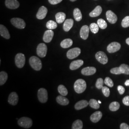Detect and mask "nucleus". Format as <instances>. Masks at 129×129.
<instances>
[{"label":"nucleus","mask_w":129,"mask_h":129,"mask_svg":"<svg viewBox=\"0 0 129 129\" xmlns=\"http://www.w3.org/2000/svg\"><path fill=\"white\" fill-rule=\"evenodd\" d=\"M87 88L86 81L83 79H78L74 83V88L75 91L77 93H83Z\"/></svg>","instance_id":"1"},{"label":"nucleus","mask_w":129,"mask_h":129,"mask_svg":"<svg viewBox=\"0 0 129 129\" xmlns=\"http://www.w3.org/2000/svg\"><path fill=\"white\" fill-rule=\"evenodd\" d=\"M29 64L33 69L37 71H39L42 68L41 60L37 56H33L29 59Z\"/></svg>","instance_id":"2"},{"label":"nucleus","mask_w":129,"mask_h":129,"mask_svg":"<svg viewBox=\"0 0 129 129\" xmlns=\"http://www.w3.org/2000/svg\"><path fill=\"white\" fill-rule=\"evenodd\" d=\"M19 125L25 129H28L31 127L33 125L32 120L27 117H22L18 121Z\"/></svg>","instance_id":"3"},{"label":"nucleus","mask_w":129,"mask_h":129,"mask_svg":"<svg viewBox=\"0 0 129 129\" xmlns=\"http://www.w3.org/2000/svg\"><path fill=\"white\" fill-rule=\"evenodd\" d=\"M15 63L18 68L21 69L23 68L25 63V55L22 53L17 54L15 57Z\"/></svg>","instance_id":"4"},{"label":"nucleus","mask_w":129,"mask_h":129,"mask_svg":"<svg viewBox=\"0 0 129 129\" xmlns=\"http://www.w3.org/2000/svg\"><path fill=\"white\" fill-rule=\"evenodd\" d=\"M38 99L41 103H46L48 100V93L44 88H40L37 93Z\"/></svg>","instance_id":"5"},{"label":"nucleus","mask_w":129,"mask_h":129,"mask_svg":"<svg viewBox=\"0 0 129 129\" xmlns=\"http://www.w3.org/2000/svg\"><path fill=\"white\" fill-rule=\"evenodd\" d=\"M11 22L14 27L22 29L25 27L26 24L23 19L19 18H14L11 20Z\"/></svg>","instance_id":"6"},{"label":"nucleus","mask_w":129,"mask_h":129,"mask_svg":"<svg viewBox=\"0 0 129 129\" xmlns=\"http://www.w3.org/2000/svg\"><path fill=\"white\" fill-rule=\"evenodd\" d=\"M47 51V47L44 43L39 44L37 47V55L40 57H44L46 56Z\"/></svg>","instance_id":"7"},{"label":"nucleus","mask_w":129,"mask_h":129,"mask_svg":"<svg viewBox=\"0 0 129 129\" xmlns=\"http://www.w3.org/2000/svg\"><path fill=\"white\" fill-rule=\"evenodd\" d=\"M81 53V49L78 47H75L68 51L67 56L69 59H73L78 57Z\"/></svg>","instance_id":"8"},{"label":"nucleus","mask_w":129,"mask_h":129,"mask_svg":"<svg viewBox=\"0 0 129 129\" xmlns=\"http://www.w3.org/2000/svg\"><path fill=\"white\" fill-rule=\"evenodd\" d=\"M96 58L100 63L102 64H106L108 62V58L105 53L102 51L98 52L96 55Z\"/></svg>","instance_id":"9"},{"label":"nucleus","mask_w":129,"mask_h":129,"mask_svg":"<svg viewBox=\"0 0 129 129\" xmlns=\"http://www.w3.org/2000/svg\"><path fill=\"white\" fill-rule=\"evenodd\" d=\"M120 47L121 45L119 43L113 42L108 46L107 50L109 53H113L119 51L120 49Z\"/></svg>","instance_id":"10"},{"label":"nucleus","mask_w":129,"mask_h":129,"mask_svg":"<svg viewBox=\"0 0 129 129\" xmlns=\"http://www.w3.org/2000/svg\"><path fill=\"white\" fill-rule=\"evenodd\" d=\"M106 18L110 23L114 24L117 21V15L111 10H109L106 13Z\"/></svg>","instance_id":"11"},{"label":"nucleus","mask_w":129,"mask_h":129,"mask_svg":"<svg viewBox=\"0 0 129 129\" xmlns=\"http://www.w3.org/2000/svg\"><path fill=\"white\" fill-rule=\"evenodd\" d=\"M5 3L6 6L10 9H17L20 6V4L17 0H6Z\"/></svg>","instance_id":"12"},{"label":"nucleus","mask_w":129,"mask_h":129,"mask_svg":"<svg viewBox=\"0 0 129 129\" xmlns=\"http://www.w3.org/2000/svg\"><path fill=\"white\" fill-rule=\"evenodd\" d=\"M89 27L87 25H83L80 31V37L84 40L87 39L89 32Z\"/></svg>","instance_id":"13"},{"label":"nucleus","mask_w":129,"mask_h":129,"mask_svg":"<svg viewBox=\"0 0 129 129\" xmlns=\"http://www.w3.org/2000/svg\"><path fill=\"white\" fill-rule=\"evenodd\" d=\"M8 102L12 105H16L18 102V96L16 92H12L8 97Z\"/></svg>","instance_id":"14"},{"label":"nucleus","mask_w":129,"mask_h":129,"mask_svg":"<svg viewBox=\"0 0 129 129\" xmlns=\"http://www.w3.org/2000/svg\"><path fill=\"white\" fill-rule=\"evenodd\" d=\"M96 69L93 67H88L81 70V74L85 76H91L96 72Z\"/></svg>","instance_id":"15"},{"label":"nucleus","mask_w":129,"mask_h":129,"mask_svg":"<svg viewBox=\"0 0 129 129\" xmlns=\"http://www.w3.org/2000/svg\"><path fill=\"white\" fill-rule=\"evenodd\" d=\"M54 33L52 30H48L46 31L43 36V41L46 43H49L52 41L54 37Z\"/></svg>","instance_id":"16"},{"label":"nucleus","mask_w":129,"mask_h":129,"mask_svg":"<svg viewBox=\"0 0 129 129\" xmlns=\"http://www.w3.org/2000/svg\"><path fill=\"white\" fill-rule=\"evenodd\" d=\"M47 13V9L46 7L41 6L37 14V18L38 19L42 20L45 18Z\"/></svg>","instance_id":"17"},{"label":"nucleus","mask_w":129,"mask_h":129,"mask_svg":"<svg viewBox=\"0 0 129 129\" xmlns=\"http://www.w3.org/2000/svg\"><path fill=\"white\" fill-rule=\"evenodd\" d=\"M102 117V113L100 111H97L93 113L90 116V119L91 121L94 123H97L101 120Z\"/></svg>","instance_id":"18"},{"label":"nucleus","mask_w":129,"mask_h":129,"mask_svg":"<svg viewBox=\"0 0 129 129\" xmlns=\"http://www.w3.org/2000/svg\"><path fill=\"white\" fill-rule=\"evenodd\" d=\"M74 21L72 19H68L65 20L63 24V29L65 32H69L73 27Z\"/></svg>","instance_id":"19"},{"label":"nucleus","mask_w":129,"mask_h":129,"mask_svg":"<svg viewBox=\"0 0 129 129\" xmlns=\"http://www.w3.org/2000/svg\"><path fill=\"white\" fill-rule=\"evenodd\" d=\"M84 64V61L82 60H77L74 61L71 63L69 66L70 69L74 70L79 69Z\"/></svg>","instance_id":"20"},{"label":"nucleus","mask_w":129,"mask_h":129,"mask_svg":"<svg viewBox=\"0 0 129 129\" xmlns=\"http://www.w3.org/2000/svg\"><path fill=\"white\" fill-rule=\"evenodd\" d=\"M0 34L2 37H4L6 39H9L10 38V35L8 29L2 24L0 25Z\"/></svg>","instance_id":"21"},{"label":"nucleus","mask_w":129,"mask_h":129,"mask_svg":"<svg viewBox=\"0 0 129 129\" xmlns=\"http://www.w3.org/2000/svg\"><path fill=\"white\" fill-rule=\"evenodd\" d=\"M89 105V103L86 100H81L76 103L75 105V109L76 110H80L86 108Z\"/></svg>","instance_id":"22"},{"label":"nucleus","mask_w":129,"mask_h":129,"mask_svg":"<svg viewBox=\"0 0 129 129\" xmlns=\"http://www.w3.org/2000/svg\"><path fill=\"white\" fill-rule=\"evenodd\" d=\"M56 101L58 104L63 106L67 105L69 104V100L67 98H65L62 95L58 96L56 97Z\"/></svg>","instance_id":"23"},{"label":"nucleus","mask_w":129,"mask_h":129,"mask_svg":"<svg viewBox=\"0 0 129 129\" xmlns=\"http://www.w3.org/2000/svg\"><path fill=\"white\" fill-rule=\"evenodd\" d=\"M102 9L101 6H97V7L89 13V16L91 17H95L99 16L102 14Z\"/></svg>","instance_id":"24"},{"label":"nucleus","mask_w":129,"mask_h":129,"mask_svg":"<svg viewBox=\"0 0 129 129\" xmlns=\"http://www.w3.org/2000/svg\"><path fill=\"white\" fill-rule=\"evenodd\" d=\"M66 17V14L63 12H59L55 14V19L57 23H63Z\"/></svg>","instance_id":"25"},{"label":"nucleus","mask_w":129,"mask_h":129,"mask_svg":"<svg viewBox=\"0 0 129 129\" xmlns=\"http://www.w3.org/2000/svg\"><path fill=\"white\" fill-rule=\"evenodd\" d=\"M73 44V41L71 39H66L61 42L60 46L63 48H67L71 46Z\"/></svg>","instance_id":"26"},{"label":"nucleus","mask_w":129,"mask_h":129,"mask_svg":"<svg viewBox=\"0 0 129 129\" xmlns=\"http://www.w3.org/2000/svg\"><path fill=\"white\" fill-rule=\"evenodd\" d=\"M73 15H74V18L75 19V20L78 22L81 21L82 18V15L81 14V12L80 10L78 8H75L74 10Z\"/></svg>","instance_id":"27"},{"label":"nucleus","mask_w":129,"mask_h":129,"mask_svg":"<svg viewBox=\"0 0 129 129\" xmlns=\"http://www.w3.org/2000/svg\"><path fill=\"white\" fill-rule=\"evenodd\" d=\"M8 79V75L5 71H1L0 73V85H3Z\"/></svg>","instance_id":"28"},{"label":"nucleus","mask_w":129,"mask_h":129,"mask_svg":"<svg viewBox=\"0 0 129 129\" xmlns=\"http://www.w3.org/2000/svg\"><path fill=\"white\" fill-rule=\"evenodd\" d=\"M83 128V122L80 120H75L72 125V129H81Z\"/></svg>","instance_id":"29"},{"label":"nucleus","mask_w":129,"mask_h":129,"mask_svg":"<svg viewBox=\"0 0 129 129\" xmlns=\"http://www.w3.org/2000/svg\"><path fill=\"white\" fill-rule=\"evenodd\" d=\"M120 107V103L118 102H111L110 104L109 109L110 111H118Z\"/></svg>","instance_id":"30"},{"label":"nucleus","mask_w":129,"mask_h":129,"mask_svg":"<svg viewBox=\"0 0 129 129\" xmlns=\"http://www.w3.org/2000/svg\"><path fill=\"white\" fill-rule=\"evenodd\" d=\"M88 103L90 107L94 109H98L100 107V103L98 102V101L94 99H91L88 102Z\"/></svg>","instance_id":"31"},{"label":"nucleus","mask_w":129,"mask_h":129,"mask_svg":"<svg viewBox=\"0 0 129 129\" xmlns=\"http://www.w3.org/2000/svg\"><path fill=\"white\" fill-rule=\"evenodd\" d=\"M58 91L60 94L63 96H66L68 94V91L64 85H60L58 87Z\"/></svg>","instance_id":"32"},{"label":"nucleus","mask_w":129,"mask_h":129,"mask_svg":"<svg viewBox=\"0 0 129 129\" xmlns=\"http://www.w3.org/2000/svg\"><path fill=\"white\" fill-rule=\"evenodd\" d=\"M120 69L122 74L129 75V66L128 64H122L120 66Z\"/></svg>","instance_id":"33"},{"label":"nucleus","mask_w":129,"mask_h":129,"mask_svg":"<svg viewBox=\"0 0 129 129\" xmlns=\"http://www.w3.org/2000/svg\"><path fill=\"white\" fill-rule=\"evenodd\" d=\"M46 26V27L48 29L53 30V29H55L57 28V24L54 21L50 20L47 22Z\"/></svg>","instance_id":"34"},{"label":"nucleus","mask_w":129,"mask_h":129,"mask_svg":"<svg viewBox=\"0 0 129 129\" xmlns=\"http://www.w3.org/2000/svg\"><path fill=\"white\" fill-rule=\"evenodd\" d=\"M97 24H98L99 27L101 28L102 29H105L107 27V23L106 21L102 19H98L97 21Z\"/></svg>","instance_id":"35"},{"label":"nucleus","mask_w":129,"mask_h":129,"mask_svg":"<svg viewBox=\"0 0 129 129\" xmlns=\"http://www.w3.org/2000/svg\"><path fill=\"white\" fill-rule=\"evenodd\" d=\"M89 28L90 31L93 34H97L99 30V26L98 24L96 23H92L90 24Z\"/></svg>","instance_id":"36"},{"label":"nucleus","mask_w":129,"mask_h":129,"mask_svg":"<svg viewBox=\"0 0 129 129\" xmlns=\"http://www.w3.org/2000/svg\"><path fill=\"white\" fill-rule=\"evenodd\" d=\"M121 25L123 28L129 27V16H127L124 17L122 21Z\"/></svg>","instance_id":"37"},{"label":"nucleus","mask_w":129,"mask_h":129,"mask_svg":"<svg viewBox=\"0 0 129 129\" xmlns=\"http://www.w3.org/2000/svg\"><path fill=\"white\" fill-rule=\"evenodd\" d=\"M104 83V81H103L102 78H98L96 83V87L98 89H102V88L103 87Z\"/></svg>","instance_id":"38"},{"label":"nucleus","mask_w":129,"mask_h":129,"mask_svg":"<svg viewBox=\"0 0 129 129\" xmlns=\"http://www.w3.org/2000/svg\"><path fill=\"white\" fill-rule=\"evenodd\" d=\"M104 83L108 86L112 88L114 86V83L112 79L109 77H106L104 80Z\"/></svg>","instance_id":"39"},{"label":"nucleus","mask_w":129,"mask_h":129,"mask_svg":"<svg viewBox=\"0 0 129 129\" xmlns=\"http://www.w3.org/2000/svg\"><path fill=\"white\" fill-rule=\"evenodd\" d=\"M102 91L103 95L106 97H108L110 95V90L109 88L106 86L103 87L102 88Z\"/></svg>","instance_id":"40"},{"label":"nucleus","mask_w":129,"mask_h":129,"mask_svg":"<svg viewBox=\"0 0 129 129\" xmlns=\"http://www.w3.org/2000/svg\"><path fill=\"white\" fill-rule=\"evenodd\" d=\"M111 73L115 75H120L122 74L120 67H116L111 69L110 71Z\"/></svg>","instance_id":"41"},{"label":"nucleus","mask_w":129,"mask_h":129,"mask_svg":"<svg viewBox=\"0 0 129 129\" xmlns=\"http://www.w3.org/2000/svg\"><path fill=\"white\" fill-rule=\"evenodd\" d=\"M117 89H118V90L120 94L122 95V94H124L125 91V88L123 86H122L121 85H119V86H118Z\"/></svg>","instance_id":"42"},{"label":"nucleus","mask_w":129,"mask_h":129,"mask_svg":"<svg viewBox=\"0 0 129 129\" xmlns=\"http://www.w3.org/2000/svg\"><path fill=\"white\" fill-rule=\"evenodd\" d=\"M122 102L126 106H129V96H127L123 99Z\"/></svg>","instance_id":"43"},{"label":"nucleus","mask_w":129,"mask_h":129,"mask_svg":"<svg viewBox=\"0 0 129 129\" xmlns=\"http://www.w3.org/2000/svg\"><path fill=\"white\" fill-rule=\"evenodd\" d=\"M62 0H48L49 3L51 5H57L60 2H61Z\"/></svg>","instance_id":"44"},{"label":"nucleus","mask_w":129,"mask_h":129,"mask_svg":"<svg viewBox=\"0 0 129 129\" xmlns=\"http://www.w3.org/2000/svg\"><path fill=\"white\" fill-rule=\"evenodd\" d=\"M120 129H129V126L125 123H122L120 125Z\"/></svg>","instance_id":"45"},{"label":"nucleus","mask_w":129,"mask_h":129,"mask_svg":"<svg viewBox=\"0 0 129 129\" xmlns=\"http://www.w3.org/2000/svg\"><path fill=\"white\" fill-rule=\"evenodd\" d=\"M125 85L126 86H129V79L127 80L125 82Z\"/></svg>","instance_id":"46"},{"label":"nucleus","mask_w":129,"mask_h":129,"mask_svg":"<svg viewBox=\"0 0 129 129\" xmlns=\"http://www.w3.org/2000/svg\"><path fill=\"white\" fill-rule=\"evenodd\" d=\"M126 43L127 45H128L129 46V37L126 40Z\"/></svg>","instance_id":"47"},{"label":"nucleus","mask_w":129,"mask_h":129,"mask_svg":"<svg viewBox=\"0 0 129 129\" xmlns=\"http://www.w3.org/2000/svg\"><path fill=\"white\" fill-rule=\"evenodd\" d=\"M98 102H99L100 104H101V103H102V102H101L100 101H98Z\"/></svg>","instance_id":"48"},{"label":"nucleus","mask_w":129,"mask_h":129,"mask_svg":"<svg viewBox=\"0 0 129 129\" xmlns=\"http://www.w3.org/2000/svg\"><path fill=\"white\" fill-rule=\"evenodd\" d=\"M70 1L71 2H75V1H76L77 0H70Z\"/></svg>","instance_id":"49"}]
</instances>
